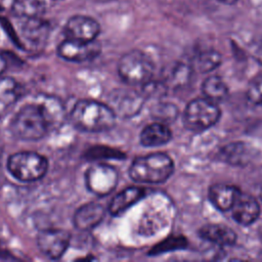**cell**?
<instances>
[{"label": "cell", "mask_w": 262, "mask_h": 262, "mask_svg": "<svg viewBox=\"0 0 262 262\" xmlns=\"http://www.w3.org/2000/svg\"><path fill=\"white\" fill-rule=\"evenodd\" d=\"M117 116L107 103L92 99L78 100L70 113V121L79 130L102 132L110 130L116 123Z\"/></svg>", "instance_id": "1"}, {"label": "cell", "mask_w": 262, "mask_h": 262, "mask_svg": "<svg viewBox=\"0 0 262 262\" xmlns=\"http://www.w3.org/2000/svg\"><path fill=\"white\" fill-rule=\"evenodd\" d=\"M174 171L172 159L164 152L137 157L129 168L130 178L138 183L158 184L165 182Z\"/></svg>", "instance_id": "2"}, {"label": "cell", "mask_w": 262, "mask_h": 262, "mask_svg": "<svg viewBox=\"0 0 262 262\" xmlns=\"http://www.w3.org/2000/svg\"><path fill=\"white\" fill-rule=\"evenodd\" d=\"M9 127L11 133L23 140H39L50 129L41 106L36 102L20 107L13 116Z\"/></svg>", "instance_id": "3"}, {"label": "cell", "mask_w": 262, "mask_h": 262, "mask_svg": "<svg viewBox=\"0 0 262 262\" xmlns=\"http://www.w3.org/2000/svg\"><path fill=\"white\" fill-rule=\"evenodd\" d=\"M118 74L129 85L144 86L151 80L154 63L147 54L133 49L124 53L119 59Z\"/></svg>", "instance_id": "4"}, {"label": "cell", "mask_w": 262, "mask_h": 262, "mask_svg": "<svg viewBox=\"0 0 262 262\" xmlns=\"http://www.w3.org/2000/svg\"><path fill=\"white\" fill-rule=\"evenodd\" d=\"M7 169L18 181L33 182L46 174L48 162L45 157L36 151H17L9 156Z\"/></svg>", "instance_id": "5"}, {"label": "cell", "mask_w": 262, "mask_h": 262, "mask_svg": "<svg viewBox=\"0 0 262 262\" xmlns=\"http://www.w3.org/2000/svg\"><path fill=\"white\" fill-rule=\"evenodd\" d=\"M221 116L216 102L208 98L190 100L183 112V124L192 132H203L214 126Z\"/></svg>", "instance_id": "6"}, {"label": "cell", "mask_w": 262, "mask_h": 262, "mask_svg": "<svg viewBox=\"0 0 262 262\" xmlns=\"http://www.w3.org/2000/svg\"><path fill=\"white\" fill-rule=\"evenodd\" d=\"M86 188L97 196H105L114 191L119 181L116 168L108 164L97 163L89 166L84 174Z\"/></svg>", "instance_id": "7"}, {"label": "cell", "mask_w": 262, "mask_h": 262, "mask_svg": "<svg viewBox=\"0 0 262 262\" xmlns=\"http://www.w3.org/2000/svg\"><path fill=\"white\" fill-rule=\"evenodd\" d=\"M71 234L60 228H46L38 232L37 246L40 252L49 259H59L70 246Z\"/></svg>", "instance_id": "8"}, {"label": "cell", "mask_w": 262, "mask_h": 262, "mask_svg": "<svg viewBox=\"0 0 262 262\" xmlns=\"http://www.w3.org/2000/svg\"><path fill=\"white\" fill-rule=\"evenodd\" d=\"M100 44L96 40L84 42L66 38L58 45L57 54L68 61L84 62L94 59L100 53Z\"/></svg>", "instance_id": "9"}, {"label": "cell", "mask_w": 262, "mask_h": 262, "mask_svg": "<svg viewBox=\"0 0 262 262\" xmlns=\"http://www.w3.org/2000/svg\"><path fill=\"white\" fill-rule=\"evenodd\" d=\"M143 102L144 97L140 93L119 89L110 95L107 104L117 117L129 118L140 111Z\"/></svg>", "instance_id": "10"}, {"label": "cell", "mask_w": 262, "mask_h": 262, "mask_svg": "<svg viewBox=\"0 0 262 262\" xmlns=\"http://www.w3.org/2000/svg\"><path fill=\"white\" fill-rule=\"evenodd\" d=\"M100 26L92 17L77 14L68 19L64 26V35L68 39L91 42L99 35Z\"/></svg>", "instance_id": "11"}, {"label": "cell", "mask_w": 262, "mask_h": 262, "mask_svg": "<svg viewBox=\"0 0 262 262\" xmlns=\"http://www.w3.org/2000/svg\"><path fill=\"white\" fill-rule=\"evenodd\" d=\"M230 211L236 223L247 226L258 219L260 215V205L254 196L241 191Z\"/></svg>", "instance_id": "12"}, {"label": "cell", "mask_w": 262, "mask_h": 262, "mask_svg": "<svg viewBox=\"0 0 262 262\" xmlns=\"http://www.w3.org/2000/svg\"><path fill=\"white\" fill-rule=\"evenodd\" d=\"M104 215L105 210L100 204L90 202L76 210L73 216V224L79 230H91L102 221Z\"/></svg>", "instance_id": "13"}, {"label": "cell", "mask_w": 262, "mask_h": 262, "mask_svg": "<svg viewBox=\"0 0 262 262\" xmlns=\"http://www.w3.org/2000/svg\"><path fill=\"white\" fill-rule=\"evenodd\" d=\"M21 20L23 23L19 29L20 36L25 40V42L35 48L43 46L46 43L50 32V27L48 23L43 20L42 17Z\"/></svg>", "instance_id": "14"}, {"label": "cell", "mask_w": 262, "mask_h": 262, "mask_svg": "<svg viewBox=\"0 0 262 262\" xmlns=\"http://www.w3.org/2000/svg\"><path fill=\"white\" fill-rule=\"evenodd\" d=\"M241 190L231 184L215 183L209 188V200L219 211H229Z\"/></svg>", "instance_id": "15"}, {"label": "cell", "mask_w": 262, "mask_h": 262, "mask_svg": "<svg viewBox=\"0 0 262 262\" xmlns=\"http://www.w3.org/2000/svg\"><path fill=\"white\" fill-rule=\"evenodd\" d=\"M200 236L219 247H230L236 242L235 232L224 224L210 223L202 226L199 230Z\"/></svg>", "instance_id": "16"}, {"label": "cell", "mask_w": 262, "mask_h": 262, "mask_svg": "<svg viewBox=\"0 0 262 262\" xmlns=\"http://www.w3.org/2000/svg\"><path fill=\"white\" fill-rule=\"evenodd\" d=\"M38 103L49 124V128L59 127L66 119V111L61 100L53 95L41 94L35 100Z\"/></svg>", "instance_id": "17"}, {"label": "cell", "mask_w": 262, "mask_h": 262, "mask_svg": "<svg viewBox=\"0 0 262 262\" xmlns=\"http://www.w3.org/2000/svg\"><path fill=\"white\" fill-rule=\"evenodd\" d=\"M254 157V150L252 146L245 142H231L222 148L218 152L220 161L230 165L244 166L247 165Z\"/></svg>", "instance_id": "18"}, {"label": "cell", "mask_w": 262, "mask_h": 262, "mask_svg": "<svg viewBox=\"0 0 262 262\" xmlns=\"http://www.w3.org/2000/svg\"><path fill=\"white\" fill-rule=\"evenodd\" d=\"M172 138L170 128L163 122L146 125L140 132V143L145 147H157L168 143Z\"/></svg>", "instance_id": "19"}, {"label": "cell", "mask_w": 262, "mask_h": 262, "mask_svg": "<svg viewBox=\"0 0 262 262\" xmlns=\"http://www.w3.org/2000/svg\"><path fill=\"white\" fill-rule=\"evenodd\" d=\"M145 194V189L139 186H130L118 194H116L108 205V212L114 215L118 216L129 209L132 205L139 202Z\"/></svg>", "instance_id": "20"}, {"label": "cell", "mask_w": 262, "mask_h": 262, "mask_svg": "<svg viewBox=\"0 0 262 262\" xmlns=\"http://www.w3.org/2000/svg\"><path fill=\"white\" fill-rule=\"evenodd\" d=\"M46 10L44 0H13L11 12L20 19L42 17Z\"/></svg>", "instance_id": "21"}, {"label": "cell", "mask_w": 262, "mask_h": 262, "mask_svg": "<svg viewBox=\"0 0 262 262\" xmlns=\"http://www.w3.org/2000/svg\"><path fill=\"white\" fill-rule=\"evenodd\" d=\"M202 91L206 98L214 102L222 101L228 95V88L225 82L218 76L208 77L203 82Z\"/></svg>", "instance_id": "22"}, {"label": "cell", "mask_w": 262, "mask_h": 262, "mask_svg": "<svg viewBox=\"0 0 262 262\" xmlns=\"http://www.w3.org/2000/svg\"><path fill=\"white\" fill-rule=\"evenodd\" d=\"M221 54L215 49H205L199 51L192 60V66L200 73H210L221 63Z\"/></svg>", "instance_id": "23"}, {"label": "cell", "mask_w": 262, "mask_h": 262, "mask_svg": "<svg viewBox=\"0 0 262 262\" xmlns=\"http://www.w3.org/2000/svg\"><path fill=\"white\" fill-rule=\"evenodd\" d=\"M187 246V241L183 236H170L161 242L149 251V255H160L162 253L184 249Z\"/></svg>", "instance_id": "24"}, {"label": "cell", "mask_w": 262, "mask_h": 262, "mask_svg": "<svg viewBox=\"0 0 262 262\" xmlns=\"http://www.w3.org/2000/svg\"><path fill=\"white\" fill-rule=\"evenodd\" d=\"M17 85L13 79L1 78L0 79V98L2 101H13L17 93Z\"/></svg>", "instance_id": "25"}, {"label": "cell", "mask_w": 262, "mask_h": 262, "mask_svg": "<svg viewBox=\"0 0 262 262\" xmlns=\"http://www.w3.org/2000/svg\"><path fill=\"white\" fill-rule=\"evenodd\" d=\"M152 116L160 120L159 122H167L172 121L177 117V108L175 105L170 103H162L155 107L152 112Z\"/></svg>", "instance_id": "26"}, {"label": "cell", "mask_w": 262, "mask_h": 262, "mask_svg": "<svg viewBox=\"0 0 262 262\" xmlns=\"http://www.w3.org/2000/svg\"><path fill=\"white\" fill-rule=\"evenodd\" d=\"M88 155L91 159H98V158H111V159H124L125 155L121 152L120 150L114 149V148H106L105 152H102L101 146H96L95 148H92L89 150Z\"/></svg>", "instance_id": "27"}, {"label": "cell", "mask_w": 262, "mask_h": 262, "mask_svg": "<svg viewBox=\"0 0 262 262\" xmlns=\"http://www.w3.org/2000/svg\"><path fill=\"white\" fill-rule=\"evenodd\" d=\"M247 95L253 103L262 105V78L249 87Z\"/></svg>", "instance_id": "28"}, {"label": "cell", "mask_w": 262, "mask_h": 262, "mask_svg": "<svg viewBox=\"0 0 262 262\" xmlns=\"http://www.w3.org/2000/svg\"><path fill=\"white\" fill-rule=\"evenodd\" d=\"M6 66H7V62H6V59H5L4 55L0 54V75L5 71Z\"/></svg>", "instance_id": "29"}, {"label": "cell", "mask_w": 262, "mask_h": 262, "mask_svg": "<svg viewBox=\"0 0 262 262\" xmlns=\"http://www.w3.org/2000/svg\"><path fill=\"white\" fill-rule=\"evenodd\" d=\"M255 56H256V58L259 60V62L262 63V44L256 49V51H255Z\"/></svg>", "instance_id": "30"}, {"label": "cell", "mask_w": 262, "mask_h": 262, "mask_svg": "<svg viewBox=\"0 0 262 262\" xmlns=\"http://www.w3.org/2000/svg\"><path fill=\"white\" fill-rule=\"evenodd\" d=\"M218 2L222 3V4H225V5H233L235 4L238 0H217Z\"/></svg>", "instance_id": "31"}, {"label": "cell", "mask_w": 262, "mask_h": 262, "mask_svg": "<svg viewBox=\"0 0 262 262\" xmlns=\"http://www.w3.org/2000/svg\"><path fill=\"white\" fill-rule=\"evenodd\" d=\"M259 236H260V238H261V241H262V225H261V227H260V229H259Z\"/></svg>", "instance_id": "32"}, {"label": "cell", "mask_w": 262, "mask_h": 262, "mask_svg": "<svg viewBox=\"0 0 262 262\" xmlns=\"http://www.w3.org/2000/svg\"><path fill=\"white\" fill-rule=\"evenodd\" d=\"M261 200H262V190H261Z\"/></svg>", "instance_id": "33"}]
</instances>
